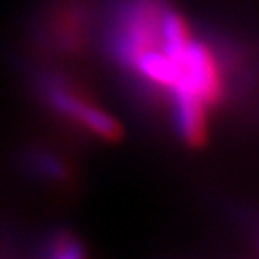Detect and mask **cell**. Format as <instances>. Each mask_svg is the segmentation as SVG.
<instances>
[{
  "instance_id": "8992f818",
  "label": "cell",
  "mask_w": 259,
  "mask_h": 259,
  "mask_svg": "<svg viewBox=\"0 0 259 259\" xmlns=\"http://www.w3.org/2000/svg\"><path fill=\"white\" fill-rule=\"evenodd\" d=\"M29 167L34 173H40L41 177L51 178V180H63L67 177L65 166L53 155L45 153V151H36V153L29 155Z\"/></svg>"
},
{
  "instance_id": "6da1fadb",
  "label": "cell",
  "mask_w": 259,
  "mask_h": 259,
  "mask_svg": "<svg viewBox=\"0 0 259 259\" xmlns=\"http://www.w3.org/2000/svg\"><path fill=\"white\" fill-rule=\"evenodd\" d=\"M166 0H122L112 36L113 56L128 67L146 51L162 45V18Z\"/></svg>"
},
{
  "instance_id": "277c9868",
  "label": "cell",
  "mask_w": 259,
  "mask_h": 259,
  "mask_svg": "<svg viewBox=\"0 0 259 259\" xmlns=\"http://www.w3.org/2000/svg\"><path fill=\"white\" fill-rule=\"evenodd\" d=\"M207 110L196 97H173V115L178 134L191 146H202L207 139Z\"/></svg>"
},
{
  "instance_id": "7a4b0ae2",
  "label": "cell",
  "mask_w": 259,
  "mask_h": 259,
  "mask_svg": "<svg viewBox=\"0 0 259 259\" xmlns=\"http://www.w3.org/2000/svg\"><path fill=\"white\" fill-rule=\"evenodd\" d=\"M182 74L175 89L171 90L173 97H196L205 106H214L223 97L225 83L220 61L212 49L203 41L194 40L189 44L182 61Z\"/></svg>"
},
{
  "instance_id": "5b68a950",
  "label": "cell",
  "mask_w": 259,
  "mask_h": 259,
  "mask_svg": "<svg viewBox=\"0 0 259 259\" xmlns=\"http://www.w3.org/2000/svg\"><path fill=\"white\" fill-rule=\"evenodd\" d=\"M45 254L53 259H79L85 255V247L72 232L54 231L45 241Z\"/></svg>"
},
{
  "instance_id": "3957f363",
  "label": "cell",
  "mask_w": 259,
  "mask_h": 259,
  "mask_svg": "<svg viewBox=\"0 0 259 259\" xmlns=\"http://www.w3.org/2000/svg\"><path fill=\"white\" fill-rule=\"evenodd\" d=\"M41 90L49 105H53L61 113L69 115L70 119L87 128L90 134L105 141H119L122 137V126L108 112L97 108L89 103L85 97L70 89L69 83H65L58 76H47L41 79Z\"/></svg>"
}]
</instances>
